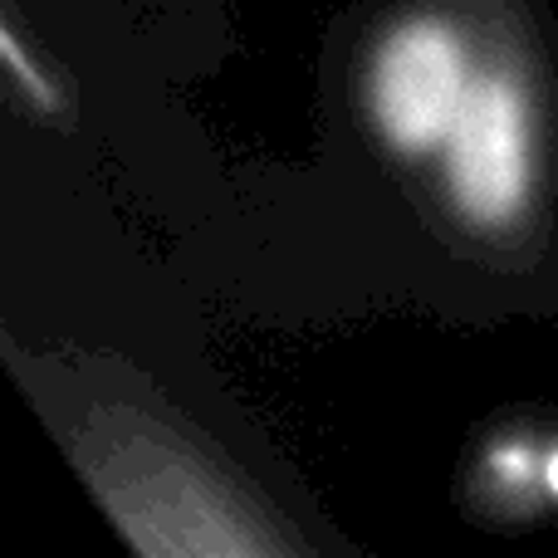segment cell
Here are the masks:
<instances>
[{"instance_id":"7a4b0ae2","label":"cell","mask_w":558,"mask_h":558,"mask_svg":"<svg viewBox=\"0 0 558 558\" xmlns=\"http://www.w3.org/2000/svg\"><path fill=\"white\" fill-rule=\"evenodd\" d=\"M544 432H549V416H514L475 446L465 490H471V510L481 520H549L544 510Z\"/></svg>"},{"instance_id":"3957f363","label":"cell","mask_w":558,"mask_h":558,"mask_svg":"<svg viewBox=\"0 0 558 558\" xmlns=\"http://www.w3.org/2000/svg\"><path fill=\"white\" fill-rule=\"evenodd\" d=\"M5 69H10V84L29 98L35 113H59V84L45 74V69L29 64V54H25V45H20L15 29H5Z\"/></svg>"},{"instance_id":"6da1fadb","label":"cell","mask_w":558,"mask_h":558,"mask_svg":"<svg viewBox=\"0 0 558 558\" xmlns=\"http://www.w3.org/2000/svg\"><path fill=\"white\" fill-rule=\"evenodd\" d=\"M412 196L432 206L446 245L510 260L549 241L558 216V54L530 10L510 5Z\"/></svg>"}]
</instances>
